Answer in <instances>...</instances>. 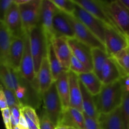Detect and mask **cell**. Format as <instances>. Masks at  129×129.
Segmentation results:
<instances>
[{
  "label": "cell",
  "instance_id": "cell-1",
  "mask_svg": "<svg viewBox=\"0 0 129 129\" xmlns=\"http://www.w3.org/2000/svg\"><path fill=\"white\" fill-rule=\"evenodd\" d=\"M124 88L122 79L110 84H103L100 93L94 96L98 113L107 114L121 107Z\"/></svg>",
  "mask_w": 129,
  "mask_h": 129
},
{
  "label": "cell",
  "instance_id": "cell-2",
  "mask_svg": "<svg viewBox=\"0 0 129 129\" xmlns=\"http://www.w3.org/2000/svg\"><path fill=\"white\" fill-rule=\"evenodd\" d=\"M28 34L30 49L34 59L35 72L37 76L43 59L47 55L49 41L45 31L40 25L31 28Z\"/></svg>",
  "mask_w": 129,
  "mask_h": 129
},
{
  "label": "cell",
  "instance_id": "cell-3",
  "mask_svg": "<svg viewBox=\"0 0 129 129\" xmlns=\"http://www.w3.org/2000/svg\"><path fill=\"white\" fill-rule=\"evenodd\" d=\"M42 98L44 103V109L50 120L57 127L60 123L64 109L55 82H54L51 86L42 94Z\"/></svg>",
  "mask_w": 129,
  "mask_h": 129
},
{
  "label": "cell",
  "instance_id": "cell-4",
  "mask_svg": "<svg viewBox=\"0 0 129 129\" xmlns=\"http://www.w3.org/2000/svg\"><path fill=\"white\" fill-rule=\"evenodd\" d=\"M73 1L74 3L86 10L88 12L104 23L107 26L114 28L122 33L113 22L108 13L107 7V1L100 0H73Z\"/></svg>",
  "mask_w": 129,
  "mask_h": 129
},
{
  "label": "cell",
  "instance_id": "cell-5",
  "mask_svg": "<svg viewBox=\"0 0 129 129\" xmlns=\"http://www.w3.org/2000/svg\"><path fill=\"white\" fill-rule=\"evenodd\" d=\"M42 2V0H30L27 3L18 6L25 32L40 25Z\"/></svg>",
  "mask_w": 129,
  "mask_h": 129
},
{
  "label": "cell",
  "instance_id": "cell-6",
  "mask_svg": "<svg viewBox=\"0 0 129 129\" xmlns=\"http://www.w3.org/2000/svg\"><path fill=\"white\" fill-rule=\"evenodd\" d=\"M73 16L84 24L105 45V34L107 25L97 19L93 15L76 4Z\"/></svg>",
  "mask_w": 129,
  "mask_h": 129
},
{
  "label": "cell",
  "instance_id": "cell-7",
  "mask_svg": "<svg viewBox=\"0 0 129 129\" xmlns=\"http://www.w3.org/2000/svg\"><path fill=\"white\" fill-rule=\"evenodd\" d=\"M108 13L113 22L123 34H129V10L120 0L107 1Z\"/></svg>",
  "mask_w": 129,
  "mask_h": 129
},
{
  "label": "cell",
  "instance_id": "cell-8",
  "mask_svg": "<svg viewBox=\"0 0 129 129\" xmlns=\"http://www.w3.org/2000/svg\"><path fill=\"white\" fill-rule=\"evenodd\" d=\"M68 16L74 29L76 39L86 44L92 49L100 48L106 51L105 45L84 24L73 15H68Z\"/></svg>",
  "mask_w": 129,
  "mask_h": 129
},
{
  "label": "cell",
  "instance_id": "cell-9",
  "mask_svg": "<svg viewBox=\"0 0 129 129\" xmlns=\"http://www.w3.org/2000/svg\"><path fill=\"white\" fill-rule=\"evenodd\" d=\"M106 52L110 57H113L129 46L125 35L111 26H107L105 34Z\"/></svg>",
  "mask_w": 129,
  "mask_h": 129
},
{
  "label": "cell",
  "instance_id": "cell-10",
  "mask_svg": "<svg viewBox=\"0 0 129 129\" xmlns=\"http://www.w3.org/2000/svg\"><path fill=\"white\" fill-rule=\"evenodd\" d=\"M14 38H22L25 34L19 6L15 2L6 13L3 20Z\"/></svg>",
  "mask_w": 129,
  "mask_h": 129
},
{
  "label": "cell",
  "instance_id": "cell-11",
  "mask_svg": "<svg viewBox=\"0 0 129 129\" xmlns=\"http://www.w3.org/2000/svg\"><path fill=\"white\" fill-rule=\"evenodd\" d=\"M20 73L24 79L30 83L36 79L37 76L35 72L34 59L30 49L28 32L25 33L24 36V50L20 65Z\"/></svg>",
  "mask_w": 129,
  "mask_h": 129
},
{
  "label": "cell",
  "instance_id": "cell-12",
  "mask_svg": "<svg viewBox=\"0 0 129 129\" xmlns=\"http://www.w3.org/2000/svg\"><path fill=\"white\" fill-rule=\"evenodd\" d=\"M68 44L73 55L81 62L89 72L93 71L92 48L76 38L68 39Z\"/></svg>",
  "mask_w": 129,
  "mask_h": 129
},
{
  "label": "cell",
  "instance_id": "cell-13",
  "mask_svg": "<svg viewBox=\"0 0 129 129\" xmlns=\"http://www.w3.org/2000/svg\"><path fill=\"white\" fill-rule=\"evenodd\" d=\"M58 10L51 0H42L40 9V25L45 31L48 41L55 37L53 29V18Z\"/></svg>",
  "mask_w": 129,
  "mask_h": 129
},
{
  "label": "cell",
  "instance_id": "cell-14",
  "mask_svg": "<svg viewBox=\"0 0 129 129\" xmlns=\"http://www.w3.org/2000/svg\"><path fill=\"white\" fill-rule=\"evenodd\" d=\"M50 41L63 70L69 72L73 54L68 44V39L64 37H54Z\"/></svg>",
  "mask_w": 129,
  "mask_h": 129
},
{
  "label": "cell",
  "instance_id": "cell-15",
  "mask_svg": "<svg viewBox=\"0 0 129 129\" xmlns=\"http://www.w3.org/2000/svg\"><path fill=\"white\" fill-rule=\"evenodd\" d=\"M53 29L55 37H64L68 39L75 38L74 29L69 21L68 15L59 9L53 18Z\"/></svg>",
  "mask_w": 129,
  "mask_h": 129
},
{
  "label": "cell",
  "instance_id": "cell-16",
  "mask_svg": "<svg viewBox=\"0 0 129 129\" xmlns=\"http://www.w3.org/2000/svg\"><path fill=\"white\" fill-rule=\"evenodd\" d=\"M123 73L113 57H109L103 66L101 81L104 85L112 84L125 78Z\"/></svg>",
  "mask_w": 129,
  "mask_h": 129
},
{
  "label": "cell",
  "instance_id": "cell-17",
  "mask_svg": "<svg viewBox=\"0 0 129 129\" xmlns=\"http://www.w3.org/2000/svg\"><path fill=\"white\" fill-rule=\"evenodd\" d=\"M69 83L70 107L78 110L83 113L82 93L79 84L78 75L71 71L68 72Z\"/></svg>",
  "mask_w": 129,
  "mask_h": 129
},
{
  "label": "cell",
  "instance_id": "cell-18",
  "mask_svg": "<svg viewBox=\"0 0 129 129\" xmlns=\"http://www.w3.org/2000/svg\"><path fill=\"white\" fill-rule=\"evenodd\" d=\"M23 50L24 37L22 38H14L10 47L6 66L11 68L16 72L20 73Z\"/></svg>",
  "mask_w": 129,
  "mask_h": 129
},
{
  "label": "cell",
  "instance_id": "cell-19",
  "mask_svg": "<svg viewBox=\"0 0 129 129\" xmlns=\"http://www.w3.org/2000/svg\"><path fill=\"white\" fill-rule=\"evenodd\" d=\"M59 125L73 127L76 129H84L83 113L73 107H69L63 111Z\"/></svg>",
  "mask_w": 129,
  "mask_h": 129
},
{
  "label": "cell",
  "instance_id": "cell-20",
  "mask_svg": "<svg viewBox=\"0 0 129 129\" xmlns=\"http://www.w3.org/2000/svg\"><path fill=\"white\" fill-rule=\"evenodd\" d=\"M98 121L102 129H126L120 107L110 113H100Z\"/></svg>",
  "mask_w": 129,
  "mask_h": 129
},
{
  "label": "cell",
  "instance_id": "cell-21",
  "mask_svg": "<svg viewBox=\"0 0 129 129\" xmlns=\"http://www.w3.org/2000/svg\"><path fill=\"white\" fill-rule=\"evenodd\" d=\"M14 37L3 21H0V60L1 64L7 65L10 47Z\"/></svg>",
  "mask_w": 129,
  "mask_h": 129
},
{
  "label": "cell",
  "instance_id": "cell-22",
  "mask_svg": "<svg viewBox=\"0 0 129 129\" xmlns=\"http://www.w3.org/2000/svg\"><path fill=\"white\" fill-rule=\"evenodd\" d=\"M36 78L38 81L41 94L45 93L54 82L47 56L43 59Z\"/></svg>",
  "mask_w": 129,
  "mask_h": 129
},
{
  "label": "cell",
  "instance_id": "cell-23",
  "mask_svg": "<svg viewBox=\"0 0 129 129\" xmlns=\"http://www.w3.org/2000/svg\"><path fill=\"white\" fill-rule=\"evenodd\" d=\"M78 75L79 81L93 96H97L100 93L103 84L94 72H89Z\"/></svg>",
  "mask_w": 129,
  "mask_h": 129
},
{
  "label": "cell",
  "instance_id": "cell-24",
  "mask_svg": "<svg viewBox=\"0 0 129 129\" xmlns=\"http://www.w3.org/2000/svg\"><path fill=\"white\" fill-rule=\"evenodd\" d=\"M57 89L59 97L62 103L63 109L66 110L70 107V96H69V83L68 72L62 71L57 81Z\"/></svg>",
  "mask_w": 129,
  "mask_h": 129
},
{
  "label": "cell",
  "instance_id": "cell-25",
  "mask_svg": "<svg viewBox=\"0 0 129 129\" xmlns=\"http://www.w3.org/2000/svg\"><path fill=\"white\" fill-rule=\"evenodd\" d=\"M79 84L82 93L83 112L89 117L98 120L100 113L97 111L94 96L88 91L80 81Z\"/></svg>",
  "mask_w": 129,
  "mask_h": 129
},
{
  "label": "cell",
  "instance_id": "cell-26",
  "mask_svg": "<svg viewBox=\"0 0 129 129\" xmlns=\"http://www.w3.org/2000/svg\"><path fill=\"white\" fill-rule=\"evenodd\" d=\"M93 55V72L100 79L102 78V72L103 66L109 57V55L107 52L100 48L92 49Z\"/></svg>",
  "mask_w": 129,
  "mask_h": 129
},
{
  "label": "cell",
  "instance_id": "cell-27",
  "mask_svg": "<svg viewBox=\"0 0 129 129\" xmlns=\"http://www.w3.org/2000/svg\"><path fill=\"white\" fill-rule=\"evenodd\" d=\"M47 56L52 73L53 80L54 82H55L59 77L60 74L62 73V72L64 71V70H63V68L59 59L57 57L55 51H54L51 41L49 42V43H48L47 55Z\"/></svg>",
  "mask_w": 129,
  "mask_h": 129
},
{
  "label": "cell",
  "instance_id": "cell-28",
  "mask_svg": "<svg viewBox=\"0 0 129 129\" xmlns=\"http://www.w3.org/2000/svg\"><path fill=\"white\" fill-rule=\"evenodd\" d=\"M125 76L129 75V46L113 57Z\"/></svg>",
  "mask_w": 129,
  "mask_h": 129
},
{
  "label": "cell",
  "instance_id": "cell-29",
  "mask_svg": "<svg viewBox=\"0 0 129 129\" xmlns=\"http://www.w3.org/2000/svg\"><path fill=\"white\" fill-rule=\"evenodd\" d=\"M0 78L2 85L5 88L15 91L13 81L11 76L10 68L6 65L1 64L0 66Z\"/></svg>",
  "mask_w": 129,
  "mask_h": 129
},
{
  "label": "cell",
  "instance_id": "cell-30",
  "mask_svg": "<svg viewBox=\"0 0 129 129\" xmlns=\"http://www.w3.org/2000/svg\"><path fill=\"white\" fill-rule=\"evenodd\" d=\"M51 1L59 10L68 15L73 16L76 6L73 0H51Z\"/></svg>",
  "mask_w": 129,
  "mask_h": 129
},
{
  "label": "cell",
  "instance_id": "cell-31",
  "mask_svg": "<svg viewBox=\"0 0 129 129\" xmlns=\"http://www.w3.org/2000/svg\"><path fill=\"white\" fill-rule=\"evenodd\" d=\"M120 109L125 128L129 129V91H124L123 102Z\"/></svg>",
  "mask_w": 129,
  "mask_h": 129
},
{
  "label": "cell",
  "instance_id": "cell-32",
  "mask_svg": "<svg viewBox=\"0 0 129 129\" xmlns=\"http://www.w3.org/2000/svg\"><path fill=\"white\" fill-rule=\"evenodd\" d=\"M3 88L4 93H5L6 100H7L8 108H10L13 107H19L22 108V105L21 104L20 100H19L18 98L16 96L15 91L8 89V88L4 87L3 86Z\"/></svg>",
  "mask_w": 129,
  "mask_h": 129
},
{
  "label": "cell",
  "instance_id": "cell-33",
  "mask_svg": "<svg viewBox=\"0 0 129 129\" xmlns=\"http://www.w3.org/2000/svg\"><path fill=\"white\" fill-rule=\"evenodd\" d=\"M70 71L77 74H81L89 72L85 66L73 55H72L71 60Z\"/></svg>",
  "mask_w": 129,
  "mask_h": 129
},
{
  "label": "cell",
  "instance_id": "cell-34",
  "mask_svg": "<svg viewBox=\"0 0 129 129\" xmlns=\"http://www.w3.org/2000/svg\"><path fill=\"white\" fill-rule=\"evenodd\" d=\"M55 126L52 123L49 117L47 115L45 110L43 109L41 112L40 118V129H55Z\"/></svg>",
  "mask_w": 129,
  "mask_h": 129
},
{
  "label": "cell",
  "instance_id": "cell-35",
  "mask_svg": "<svg viewBox=\"0 0 129 129\" xmlns=\"http://www.w3.org/2000/svg\"><path fill=\"white\" fill-rule=\"evenodd\" d=\"M84 118V129H102L98 120L89 117L83 112Z\"/></svg>",
  "mask_w": 129,
  "mask_h": 129
},
{
  "label": "cell",
  "instance_id": "cell-36",
  "mask_svg": "<svg viewBox=\"0 0 129 129\" xmlns=\"http://www.w3.org/2000/svg\"><path fill=\"white\" fill-rule=\"evenodd\" d=\"M14 3V0H1L0 2V15L1 21L4 20L6 13Z\"/></svg>",
  "mask_w": 129,
  "mask_h": 129
},
{
  "label": "cell",
  "instance_id": "cell-37",
  "mask_svg": "<svg viewBox=\"0 0 129 129\" xmlns=\"http://www.w3.org/2000/svg\"><path fill=\"white\" fill-rule=\"evenodd\" d=\"M2 112L3 118V122L5 123L6 129H13L12 124H11V112H10V108H8L5 109Z\"/></svg>",
  "mask_w": 129,
  "mask_h": 129
},
{
  "label": "cell",
  "instance_id": "cell-38",
  "mask_svg": "<svg viewBox=\"0 0 129 129\" xmlns=\"http://www.w3.org/2000/svg\"><path fill=\"white\" fill-rule=\"evenodd\" d=\"M21 107H13L10 108L11 112V116L18 125L19 120H20V116H21Z\"/></svg>",
  "mask_w": 129,
  "mask_h": 129
},
{
  "label": "cell",
  "instance_id": "cell-39",
  "mask_svg": "<svg viewBox=\"0 0 129 129\" xmlns=\"http://www.w3.org/2000/svg\"><path fill=\"white\" fill-rule=\"evenodd\" d=\"M0 107H1V111L8 108L7 100H6L5 93H4L3 88L2 85H1V89H0Z\"/></svg>",
  "mask_w": 129,
  "mask_h": 129
},
{
  "label": "cell",
  "instance_id": "cell-40",
  "mask_svg": "<svg viewBox=\"0 0 129 129\" xmlns=\"http://www.w3.org/2000/svg\"><path fill=\"white\" fill-rule=\"evenodd\" d=\"M21 113L23 114V115L24 116L25 118L26 119V122H27L28 125V128L29 129H40V125L38 124V123H35L34 122L31 118H29L22 110H21Z\"/></svg>",
  "mask_w": 129,
  "mask_h": 129
},
{
  "label": "cell",
  "instance_id": "cell-41",
  "mask_svg": "<svg viewBox=\"0 0 129 129\" xmlns=\"http://www.w3.org/2000/svg\"><path fill=\"white\" fill-rule=\"evenodd\" d=\"M18 127L20 129H29L28 125L27 122H26V119L25 118L24 116L21 112V116H20V120H19L18 123Z\"/></svg>",
  "mask_w": 129,
  "mask_h": 129
},
{
  "label": "cell",
  "instance_id": "cell-42",
  "mask_svg": "<svg viewBox=\"0 0 129 129\" xmlns=\"http://www.w3.org/2000/svg\"><path fill=\"white\" fill-rule=\"evenodd\" d=\"M122 83H123L124 91H129V75L127 76L125 78L122 79Z\"/></svg>",
  "mask_w": 129,
  "mask_h": 129
},
{
  "label": "cell",
  "instance_id": "cell-43",
  "mask_svg": "<svg viewBox=\"0 0 129 129\" xmlns=\"http://www.w3.org/2000/svg\"><path fill=\"white\" fill-rule=\"evenodd\" d=\"M30 0H14V2L18 5V6H20V5H25V4L27 3Z\"/></svg>",
  "mask_w": 129,
  "mask_h": 129
},
{
  "label": "cell",
  "instance_id": "cell-44",
  "mask_svg": "<svg viewBox=\"0 0 129 129\" xmlns=\"http://www.w3.org/2000/svg\"><path fill=\"white\" fill-rule=\"evenodd\" d=\"M120 1L129 10V0H120Z\"/></svg>",
  "mask_w": 129,
  "mask_h": 129
},
{
  "label": "cell",
  "instance_id": "cell-45",
  "mask_svg": "<svg viewBox=\"0 0 129 129\" xmlns=\"http://www.w3.org/2000/svg\"><path fill=\"white\" fill-rule=\"evenodd\" d=\"M55 129H68V127L63 125H58L55 127Z\"/></svg>",
  "mask_w": 129,
  "mask_h": 129
},
{
  "label": "cell",
  "instance_id": "cell-46",
  "mask_svg": "<svg viewBox=\"0 0 129 129\" xmlns=\"http://www.w3.org/2000/svg\"><path fill=\"white\" fill-rule=\"evenodd\" d=\"M13 129H20V128H19V127H18V126H16V127H14V128H13Z\"/></svg>",
  "mask_w": 129,
  "mask_h": 129
},
{
  "label": "cell",
  "instance_id": "cell-47",
  "mask_svg": "<svg viewBox=\"0 0 129 129\" xmlns=\"http://www.w3.org/2000/svg\"><path fill=\"white\" fill-rule=\"evenodd\" d=\"M68 129H76V128H73V127H68Z\"/></svg>",
  "mask_w": 129,
  "mask_h": 129
},
{
  "label": "cell",
  "instance_id": "cell-48",
  "mask_svg": "<svg viewBox=\"0 0 129 129\" xmlns=\"http://www.w3.org/2000/svg\"><path fill=\"white\" fill-rule=\"evenodd\" d=\"M127 39H128V44H129V34H128V37H127Z\"/></svg>",
  "mask_w": 129,
  "mask_h": 129
}]
</instances>
